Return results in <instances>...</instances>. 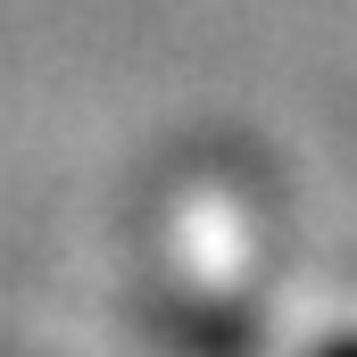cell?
<instances>
[{"label": "cell", "mask_w": 357, "mask_h": 357, "mask_svg": "<svg viewBox=\"0 0 357 357\" xmlns=\"http://www.w3.org/2000/svg\"><path fill=\"white\" fill-rule=\"evenodd\" d=\"M324 357H357V341H333V349H324Z\"/></svg>", "instance_id": "obj_1"}]
</instances>
